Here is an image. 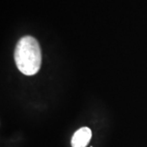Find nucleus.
<instances>
[{
	"instance_id": "f257e3e1",
	"label": "nucleus",
	"mask_w": 147,
	"mask_h": 147,
	"mask_svg": "<svg viewBox=\"0 0 147 147\" xmlns=\"http://www.w3.org/2000/svg\"><path fill=\"white\" fill-rule=\"evenodd\" d=\"M15 61L18 69L26 75L38 73L42 63V52L39 43L31 36H25L16 43Z\"/></svg>"
},
{
	"instance_id": "f03ea898",
	"label": "nucleus",
	"mask_w": 147,
	"mask_h": 147,
	"mask_svg": "<svg viewBox=\"0 0 147 147\" xmlns=\"http://www.w3.org/2000/svg\"><path fill=\"white\" fill-rule=\"evenodd\" d=\"M91 137V129L87 127H81L78 131H75L71 139V146L72 147H86L89 143Z\"/></svg>"
}]
</instances>
